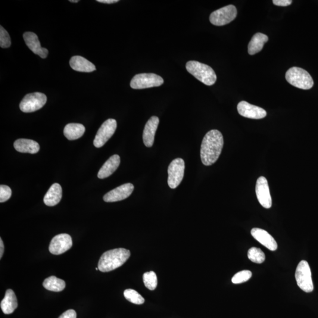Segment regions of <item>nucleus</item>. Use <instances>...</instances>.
Wrapping results in <instances>:
<instances>
[{
  "label": "nucleus",
  "mask_w": 318,
  "mask_h": 318,
  "mask_svg": "<svg viewBox=\"0 0 318 318\" xmlns=\"http://www.w3.org/2000/svg\"><path fill=\"white\" fill-rule=\"evenodd\" d=\"M222 134L212 130L206 134L201 145V158L203 164L211 166L219 159L223 147Z\"/></svg>",
  "instance_id": "obj_1"
},
{
  "label": "nucleus",
  "mask_w": 318,
  "mask_h": 318,
  "mask_svg": "<svg viewBox=\"0 0 318 318\" xmlns=\"http://www.w3.org/2000/svg\"><path fill=\"white\" fill-rule=\"evenodd\" d=\"M130 257V251L124 248L114 249L106 252L99 261V270L102 272H110L122 266Z\"/></svg>",
  "instance_id": "obj_2"
},
{
  "label": "nucleus",
  "mask_w": 318,
  "mask_h": 318,
  "mask_svg": "<svg viewBox=\"0 0 318 318\" xmlns=\"http://www.w3.org/2000/svg\"><path fill=\"white\" fill-rule=\"evenodd\" d=\"M186 67L189 73L206 85L212 86L216 82V74L208 65L197 61H189Z\"/></svg>",
  "instance_id": "obj_3"
},
{
  "label": "nucleus",
  "mask_w": 318,
  "mask_h": 318,
  "mask_svg": "<svg viewBox=\"0 0 318 318\" xmlns=\"http://www.w3.org/2000/svg\"><path fill=\"white\" fill-rule=\"evenodd\" d=\"M287 82L297 88L309 90L314 86V80L310 73L303 68L294 67L287 71L285 75Z\"/></svg>",
  "instance_id": "obj_4"
},
{
  "label": "nucleus",
  "mask_w": 318,
  "mask_h": 318,
  "mask_svg": "<svg viewBox=\"0 0 318 318\" xmlns=\"http://www.w3.org/2000/svg\"><path fill=\"white\" fill-rule=\"evenodd\" d=\"M297 284L302 291L310 293L313 291L314 285L310 265L306 261H302L298 265L295 272Z\"/></svg>",
  "instance_id": "obj_5"
},
{
  "label": "nucleus",
  "mask_w": 318,
  "mask_h": 318,
  "mask_svg": "<svg viewBox=\"0 0 318 318\" xmlns=\"http://www.w3.org/2000/svg\"><path fill=\"white\" fill-rule=\"evenodd\" d=\"M163 78L154 73L136 74L131 80L130 86L133 89H144L163 85Z\"/></svg>",
  "instance_id": "obj_6"
},
{
  "label": "nucleus",
  "mask_w": 318,
  "mask_h": 318,
  "mask_svg": "<svg viewBox=\"0 0 318 318\" xmlns=\"http://www.w3.org/2000/svg\"><path fill=\"white\" fill-rule=\"evenodd\" d=\"M47 102V96L36 92L25 96L20 104V110L24 113H32L42 108Z\"/></svg>",
  "instance_id": "obj_7"
},
{
  "label": "nucleus",
  "mask_w": 318,
  "mask_h": 318,
  "mask_svg": "<svg viewBox=\"0 0 318 318\" xmlns=\"http://www.w3.org/2000/svg\"><path fill=\"white\" fill-rule=\"evenodd\" d=\"M185 169V161L182 159L177 158L171 162L167 171V182L171 189H176L182 182Z\"/></svg>",
  "instance_id": "obj_8"
},
{
  "label": "nucleus",
  "mask_w": 318,
  "mask_h": 318,
  "mask_svg": "<svg viewBox=\"0 0 318 318\" xmlns=\"http://www.w3.org/2000/svg\"><path fill=\"white\" fill-rule=\"evenodd\" d=\"M236 15V8L233 5H229L212 12L210 20L214 26H222L235 20Z\"/></svg>",
  "instance_id": "obj_9"
},
{
  "label": "nucleus",
  "mask_w": 318,
  "mask_h": 318,
  "mask_svg": "<svg viewBox=\"0 0 318 318\" xmlns=\"http://www.w3.org/2000/svg\"><path fill=\"white\" fill-rule=\"evenodd\" d=\"M117 129V121L113 118L105 121L97 133L93 144L97 148H102L114 135Z\"/></svg>",
  "instance_id": "obj_10"
},
{
  "label": "nucleus",
  "mask_w": 318,
  "mask_h": 318,
  "mask_svg": "<svg viewBox=\"0 0 318 318\" xmlns=\"http://www.w3.org/2000/svg\"><path fill=\"white\" fill-rule=\"evenodd\" d=\"M71 237L66 233L56 235L52 240L49 246V251L52 254L58 255L63 254L72 247Z\"/></svg>",
  "instance_id": "obj_11"
},
{
  "label": "nucleus",
  "mask_w": 318,
  "mask_h": 318,
  "mask_svg": "<svg viewBox=\"0 0 318 318\" xmlns=\"http://www.w3.org/2000/svg\"><path fill=\"white\" fill-rule=\"evenodd\" d=\"M256 194L259 202L263 207L269 209L272 207V198L270 194L267 180L264 176L259 177L256 185Z\"/></svg>",
  "instance_id": "obj_12"
},
{
  "label": "nucleus",
  "mask_w": 318,
  "mask_h": 318,
  "mask_svg": "<svg viewBox=\"0 0 318 318\" xmlns=\"http://www.w3.org/2000/svg\"><path fill=\"white\" fill-rule=\"evenodd\" d=\"M238 113L241 116L252 119H261L266 116V111L258 106L252 105L245 101L239 103L237 106Z\"/></svg>",
  "instance_id": "obj_13"
},
{
  "label": "nucleus",
  "mask_w": 318,
  "mask_h": 318,
  "mask_svg": "<svg viewBox=\"0 0 318 318\" xmlns=\"http://www.w3.org/2000/svg\"><path fill=\"white\" fill-rule=\"evenodd\" d=\"M134 191V186L132 183H126L117 187L116 189L108 192L104 196V200L106 202H116L124 200L132 195Z\"/></svg>",
  "instance_id": "obj_14"
},
{
  "label": "nucleus",
  "mask_w": 318,
  "mask_h": 318,
  "mask_svg": "<svg viewBox=\"0 0 318 318\" xmlns=\"http://www.w3.org/2000/svg\"><path fill=\"white\" fill-rule=\"evenodd\" d=\"M23 38L28 48L34 54L39 55L42 58H46L48 57L49 54L48 50L42 48L38 37L35 33L32 32L25 33L23 35Z\"/></svg>",
  "instance_id": "obj_15"
},
{
  "label": "nucleus",
  "mask_w": 318,
  "mask_h": 318,
  "mask_svg": "<svg viewBox=\"0 0 318 318\" xmlns=\"http://www.w3.org/2000/svg\"><path fill=\"white\" fill-rule=\"evenodd\" d=\"M159 124V118L152 116L146 123L143 133V140L146 147L151 148L154 145L156 132Z\"/></svg>",
  "instance_id": "obj_16"
},
{
  "label": "nucleus",
  "mask_w": 318,
  "mask_h": 318,
  "mask_svg": "<svg viewBox=\"0 0 318 318\" xmlns=\"http://www.w3.org/2000/svg\"><path fill=\"white\" fill-rule=\"evenodd\" d=\"M251 235L257 241L269 250L275 251L277 249V244L275 240L266 230L260 228H254L251 230Z\"/></svg>",
  "instance_id": "obj_17"
},
{
  "label": "nucleus",
  "mask_w": 318,
  "mask_h": 318,
  "mask_svg": "<svg viewBox=\"0 0 318 318\" xmlns=\"http://www.w3.org/2000/svg\"><path fill=\"white\" fill-rule=\"evenodd\" d=\"M120 163V158L117 155L112 156L105 162L98 173L99 179H105L111 175L117 169Z\"/></svg>",
  "instance_id": "obj_18"
},
{
  "label": "nucleus",
  "mask_w": 318,
  "mask_h": 318,
  "mask_svg": "<svg viewBox=\"0 0 318 318\" xmlns=\"http://www.w3.org/2000/svg\"><path fill=\"white\" fill-rule=\"evenodd\" d=\"M70 65L74 70L80 71V72L90 73L96 70L95 65L92 62L79 55L73 56L71 57Z\"/></svg>",
  "instance_id": "obj_19"
},
{
  "label": "nucleus",
  "mask_w": 318,
  "mask_h": 318,
  "mask_svg": "<svg viewBox=\"0 0 318 318\" xmlns=\"http://www.w3.org/2000/svg\"><path fill=\"white\" fill-rule=\"evenodd\" d=\"M14 147L17 152L26 154H36L40 151L39 143L30 139H18L14 142Z\"/></svg>",
  "instance_id": "obj_20"
},
{
  "label": "nucleus",
  "mask_w": 318,
  "mask_h": 318,
  "mask_svg": "<svg viewBox=\"0 0 318 318\" xmlns=\"http://www.w3.org/2000/svg\"><path fill=\"white\" fill-rule=\"evenodd\" d=\"M3 313L6 315L13 313L18 307L17 299L12 289H8L5 292L4 298L0 304Z\"/></svg>",
  "instance_id": "obj_21"
},
{
  "label": "nucleus",
  "mask_w": 318,
  "mask_h": 318,
  "mask_svg": "<svg viewBox=\"0 0 318 318\" xmlns=\"http://www.w3.org/2000/svg\"><path fill=\"white\" fill-rule=\"evenodd\" d=\"M62 198V188L58 183H54L47 192L44 203L48 207H54L60 202Z\"/></svg>",
  "instance_id": "obj_22"
},
{
  "label": "nucleus",
  "mask_w": 318,
  "mask_h": 318,
  "mask_svg": "<svg viewBox=\"0 0 318 318\" xmlns=\"http://www.w3.org/2000/svg\"><path fill=\"white\" fill-rule=\"evenodd\" d=\"M268 37L265 34L258 33L252 37L248 45V53L250 55H254L260 52L264 48L265 43L268 42Z\"/></svg>",
  "instance_id": "obj_23"
},
{
  "label": "nucleus",
  "mask_w": 318,
  "mask_h": 318,
  "mask_svg": "<svg viewBox=\"0 0 318 318\" xmlns=\"http://www.w3.org/2000/svg\"><path fill=\"white\" fill-rule=\"evenodd\" d=\"M85 130V127L82 124L69 123L64 127V135L68 140H77L82 138Z\"/></svg>",
  "instance_id": "obj_24"
},
{
  "label": "nucleus",
  "mask_w": 318,
  "mask_h": 318,
  "mask_svg": "<svg viewBox=\"0 0 318 318\" xmlns=\"http://www.w3.org/2000/svg\"><path fill=\"white\" fill-rule=\"evenodd\" d=\"M43 285L49 291L56 292L63 291L65 287L64 280L54 276L48 277L45 280Z\"/></svg>",
  "instance_id": "obj_25"
},
{
  "label": "nucleus",
  "mask_w": 318,
  "mask_h": 318,
  "mask_svg": "<svg viewBox=\"0 0 318 318\" xmlns=\"http://www.w3.org/2000/svg\"><path fill=\"white\" fill-rule=\"evenodd\" d=\"M124 297L128 301L136 305H142L145 303V299L138 292L132 289H128L124 292Z\"/></svg>",
  "instance_id": "obj_26"
},
{
  "label": "nucleus",
  "mask_w": 318,
  "mask_h": 318,
  "mask_svg": "<svg viewBox=\"0 0 318 318\" xmlns=\"http://www.w3.org/2000/svg\"><path fill=\"white\" fill-rule=\"evenodd\" d=\"M248 257L252 263L256 264L263 263L265 260V255L261 249L257 248H252L249 249Z\"/></svg>",
  "instance_id": "obj_27"
},
{
  "label": "nucleus",
  "mask_w": 318,
  "mask_h": 318,
  "mask_svg": "<svg viewBox=\"0 0 318 318\" xmlns=\"http://www.w3.org/2000/svg\"><path fill=\"white\" fill-rule=\"evenodd\" d=\"M143 279L146 288L151 290V291H154L157 288L158 278L154 272L151 271V272L145 273L143 276Z\"/></svg>",
  "instance_id": "obj_28"
},
{
  "label": "nucleus",
  "mask_w": 318,
  "mask_h": 318,
  "mask_svg": "<svg viewBox=\"0 0 318 318\" xmlns=\"http://www.w3.org/2000/svg\"><path fill=\"white\" fill-rule=\"evenodd\" d=\"M252 273L250 270H245L241 271L235 274L232 279V282L234 284H239L248 281L251 279Z\"/></svg>",
  "instance_id": "obj_29"
},
{
  "label": "nucleus",
  "mask_w": 318,
  "mask_h": 318,
  "mask_svg": "<svg viewBox=\"0 0 318 318\" xmlns=\"http://www.w3.org/2000/svg\"><path fill=\"white\" fill-rule=\"evenodd\" d=\"M11 44V38L8 33L2 26L0 27V46L3 49L8 48Z\"/></svg>",
  "instance_id": "obj_30"
},
{
  "label": "nucleus",
  "mask_w": 318,
  "mask_h": 318,
  "mask_svg": "<svg viewBox=\"0 0 318 318\" xmlns=\"http://www.w3.org/2000/svg\"><path fill=\"white\" fill-rule=\"evenodd\" d=\"M11 193L10 187L6 185L0 186V202L7 201L11 198Z\"/></svg>",
  "instance_id": "obj_31"
},
{
  "label": "nucleus",
  "mask_w": 318,
  "mask_h": 318,
  "mask_svg": "<svg viewBox=\"0 0 318 318\" xmlns=\"http://www.w3.org/2000/svg\"><path fill=\"white\" fill-rule=\"evenodd\" d=\"M273 3L277 6L287 7L292 4V1L291 0H273Z\"/></svg>",
  "instance_id": "obj_32"
},
{
  "label": "nucleus",
  "mask_w": 318,
  "mask_h": 318,
  "mask_svg": "<svg viewBox=\"0 0 318 318\" xmlns=\"http://www.w3.org/2000/svg\"><path fill=\"white\" fill-rule=\"evenodd\" d=\"M77 314L73 310H69L65 312L58 318H76Z\"/></svg>",
  "instance_id": "obj_33"
},
{
  "label": "nucleus",
  "mask_w": 318,
  "mask_h": 318,
  "mask_svg": "<svg viewBox=\"0 0 318 318\" xmlns=\"http://www.w3.org/2000/svg\"><path fill=\"white\" fill-rule=\"evenodd\" d=\"M99 2L105 3V4H113L118 2V0H98Z\"/></svg>",
  "instance_id": "obj_34"
},
{
  "label": "nucleus",
  "mask_w": 318,
  "mask_h": 318,
  "mask_svg": "<svg viewBox=\"0 0 318 318\" xmlns=\"http://www.w3.org/2000/svg\"><path fill=\"white\" fill-rule=\"evenodd\" d=\"M0 258H2L3 254H4V246L3 244L2 240L1 238H0Z\"/></svg>",
  "instance_id": "obj_35"
},
{
  "label": "nucleus",
  "mask_w": 318,
  "mask_h": 318,
  "mask_svg": "<svg viewBox=\"0 0 318 318\" xmlns=\"http://www.w3.org/2000/svg\"><path fill=\"white\" fill-rule=\"evenodd\" d=\"M79 0H70V2L76 3L79 2Z\"/></svg>",
  "instance_id": "obj_36"
}]
</instances>
